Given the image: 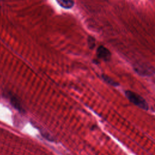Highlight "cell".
Instances as JSON below:
<instances>
[{
  "label": "cell",
  "instance_id": "cell-1",
  "mask_svg": "<svg viewBox=\"0 0 155 155\" xmlns=\"http://www.w3.org/2000/svg\"><path fill=\"white\" fill-rule=\"evenodd\" d=\"M125 94L126 97L131 103L144 110H148L149 107L148 103L141 96L130 90H127L125 92Z\"/></svg>",
  "mask_w": 155,
  "mask_h": 155
},
{
  "label": "cell",
  "instance_id": "cell-2",
  "mask_svg": "<svg viewBox=\"0 0 155 155\" xmlns=\"http://www.w3.org/2000/svg\"><path fill=\"white\" fill-rule=\"evenodd\" d=\"M96 54L98 58L102 59L105 61H108L111 58L110 51L107 48L102 45H101L97 48L96 51Z\"/></svg>",
  "mask_w": 155,
  "mask_h": 155
},
{
  "label": "cell",
  "instance_id": "cell-6",
  "mask_svg": "<svg viewBox=\"0 0 155 155\" xmlns=\"http://www.w3.org/2000/svg\"><path fill=\"white\" fill-rule=\"evenodd\" d=\"M88 44L89 47L92 49L95 46V39L92 36H89L88 38Z\"/></svg>",
  "mask_w": 155,
  "mask_h": 155
},
{
  "label": "cell",
  "instance_id": "cell-4",
  "mask_svg": "<svg viewBox=\"0 0 155 155\" xmlns=\"http://www.w3.org/2000/svg\"><path fill=\"white\" fill-rule=\"evenodd\" d=\"M10 101L11 102V104L18 110L20 111H23L24 110L21 106V104L19 102V101L17 99V97L12 94L10 95Z\"/></svg>",
  "mask_w": 155,
  "mask_h": 155
},
{
  "label": "cell",
  "instance_id": "cell-5",
  "mask_svg": "<svg viewBox=\"0 0 155 155\" xmlns=\"http://www.w3.org/2000/svg\"><path fill=\"white\" fill-rule=\"evenodd\" d=\"M102 78L103 79V80L107 82V84L112 85V86H114V87H116V86H118L119 85V84L116 82L115 81H114L113 79H111L110 77L107 76V75H102Z\"/></svg>",
  "mask_w": 155,
  "mask_h": 155
},
{
  "label": "cell",
  "instance_id": "cell-3",
  "mask_svg": "<svg viewBox=\"0 0 155 155\" xmlns=\"http://www.w3.org/2000/svg\"><path fill=\"white\" fill-rule=\"evenodd\" d=\"M58 4L64 8L69 9L73 7L74 0H56Z\"/></svg>",
  "mask_w": 155,
  "mask_h": 155
}]
</instances>
